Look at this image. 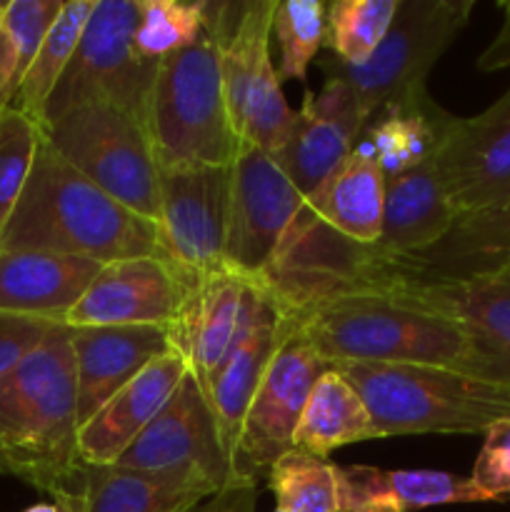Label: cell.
I'll return each mask as SVG.
<instances>
[{"label":"cell","instance_id":"83f0119b","mask_svg":"<svg viewBox=\"0 0 510 512\" xmlns=\"http://www.w3.org/2000/svg\"><path fill=\"white\" fill-rule=\"evenodd\" d=\"M210 495L115 465H85V483L68 500L75 512H190ZM55 503V500H53Z\"/></svg>","mask_w":510,"mask_h":512},{"label":"cell","instance_id":"e575fe53","mask_svg":"<svg viewBox=\"0 0 510 512\" xmlns=\"http://www.w3.org/2000/svg\"><path fill=\"white\" fill-rule=\"evenodd\" d=\"M63 5L65 0H8L0 23H3L10 58H13L15 95Z\"/></svg>","mask_w":510,"mask_h":512},{"label":"cell","instance_id":"7a4b0ae2","mask_svg":"<svg viewBox=\"0 0 510 512\" xmlns=\"http://www.w3.org/2000/svg\"><path fill=\"white\" fill-rule=\"evenodd\" d=\"M75 400L70 328L58 325L0 378V473L53 500L75 498L85 483Z\"/></svg>","mask_w":510,"mask_h":512},{"label":"cell","instance_id":"74e56055","mask_svg":"<svg viewBox=\"0 0 510 512\" xmlns=\"http://www.w3.org/2000/svg\"><path fill=\"white\" fill-rule=\"evenodd\" d=\"M500 10H503V25H500L495 38L490 40V45L478 58V68L485 70V73L510 68V0L500 3Z\"/></svg>","mask_w":510,"mask_h":512},{"label":"cell","instance_id":"d4e9b609","mask_svg":"<svg viewBox=\"0 0 510 512\" xmlns=\"http://www.w3.org/2000/svg\"><path fill=\"white\" fill-rule=\"evenodd\" d=\"M458 220L440 183L433 155L385 180L383 230L373 248L385 258H408L438 243Z\"/></svg>","mask_w":510,"mask_h":512},{"label":"cell","instance_id":"8992f818","mask_svg":"<svg viewBox=\"0 0 510 512\" xmlns=\"http://www.w3.org/2000/svg\"><path fill=\"white\" fill-rule=\"evenodd\" d=\"M278 3H208L205 25L218 40L225 105L240 148H260L275 155L293 125L280 88V75L270 60L273 15Z\"/></svg>","mask_w":510,"mask_h":512},{"label":"cell","instance_id":"d6986e66","mask_svg":"<svg viewBox=\"0 0 510 512\" xmlns=\"http://www.w3.org/2000/svg\"><path fill=\"white\" fill-rule=\"evenodd\" d=\"M78 390V428H83L120 388L143 373L153 360L170 353L168 328H70Z\"/></svg>","mask_w":510,"mask_h":512},{"label":"cell","instance_id":"7bdbcfd3","mask_svg":"<svg viewBox=\"0 0 510 512\" xmlns=\"http://www.w3.org/2000/svg\"><path fill=\"white\" fill-rule=\"evenodd\" d=\"M5 8H8V0H0V18H3Z\"/></svg>","mask_w":510,"mask_h":512},{"label":"cell","instance_id":"f546056e","mask_svg":"<svg viewBox=\"0 0 510 512\" xmlns=\"http://www.w3.org/2000/svg\"><path fill=\"white\" fill-rule=\"evenodd\" d=\"M400 0H333L325 10V48L343 65H363L393 25Z\"/></svg>","mask_w":510,"mask_h":512},{"label":"cell","instance_id":"5b68a950","mask_svg":"<svg viewBox=\"0 0 510 512\" xmlns=\"http://www.w3.org/2000/svg\"><path fill=\"white\" fill-rule=\"evenodd\" d=\"M145 135L160 170L233 165L240 143L225 105L218 40L208 25L193 45L160 60Z\"/></svg>","mask_w":510,"mask_h":512},{"label":"cell","instance_id":"ee69618b","mask_svg":"<svg viewBox=\"0 0 510 512\" xmlns=\"http://www.w3.org/2000/svg\"><path fill=\"white\" fill-rule=\"evenodd\" d=\"M275 512H283V510H280V508H275Z\"/></svg>","mask_w":510,"mask_h":512},{"label":"cell","instance_id":"ab89813d","mask_svg":"<svg viewBox=\"0 0 510 512\" xmlns=\"http://www.w3.org/2000/svg\"><path fill=\"white\" fill-rule=\"evenodd\" d=\"M15 100V70L10 58L8 38H5L3 23H0V110L10 108Z\"/></svg>","mask_w":510,"mask_h":512},{"label":"cell","instance_id":"ac0fdd59","mask_svg":"<svg viewBox=\"0 0 510 512\" xmlns=\"http://www.w3.org/2000/svg\"><path fill=\"white\" fill-rule=\"evenodd\" d=\"M368 120L360 113L348 85L325 78L320 93H305L295 110L283 148L273 155L300 198L313 200L335 178Z\"/></svg>","mask_w":510,"mask_h":512},{"label":"cell","instance_id":"1f68e13d","mask_svg":"<svg viewBox=\"0 0 510 512\" xmlns=\"http://www.w3.org/2000/svg\"><path fill=\"white\" fill-rule=\"evenodd\" d=\"M208 0H140L135 45L145 58L163 60L203 35Z\"/></svg>","mask_w":510,"mask_h":512},{"label":"cell","instance_id":"7c38bea8","mask_svg":"<svg viewBox=\"0 0 510 512\" xmlns=\"http://www.w3.org/2000/svg\"><path fill=\"white\" fill-rule=\"evenodd\" d=\"M333 368L335 365L310 345L298 328V320L290 315L288 333L280 340L245 415L238 448L243 475L258 483L260 473H268L280 455L293 450V435L305 403L315 383Z\"/></svg>","mask_w":510,"mask_h":512},{"label":"cell","instance_id":"4fadbf2b","mask_svg":"<svg viewBox=\"0 0 510 512\" xmlns=\"http://www.w3.org/2000/svg\"><path fill=\"white\" fill-rule=\"evenodd\" d=\"M230 165L160 170V250L193 278L225 268Z\"/></svg>","mask_w":510,"mask_h":512},{"label":"cell","instance_id":"60d3db41","mask_svg":"<svg viewBox=\"0 0 510 512\" xmlns=\"http://www.w3.org/2000/svg\"><path fill=\"white\" fill-rule=\"evenodd\" d=\"M23 512H60V505L58 503H38V505H33V508H28Z\"/></svg>","mask_w":510,"mask_h":512},{"label":"cell","instance_id":"cb8c5ba5","mask_svg":"<svg viewBox=\"0 0 510 512\" xmlns=\"http://www.w3.org/2000/svg\"><path fill=\"white\" fill-rule=\"evenodd\" d=\"M338 512H410L435 505L488 503L473 480L440 470L333 465Z\"/></svg>","mask_w":510,"mask_h":512},{"label":"cell","instance_id":"8d00e7d4","mask_svg":"<svg viewBox=\"0 0 510 512\" xmlns=\"http://www.w3.org/2000/svg\"><path fill=\"white\" fill-rule=\"evenodd\" d=\"M55 328L58 325L48 320L0 313V378L35 353Z\"/></svg>","mask_w":510,"mask_h":512},{"label":"cell","instance_id":"5bb4252c","mask_svg":"<svg viewBox=\"0 0 510 512\" xmlns=\"http://www.w3.org/2000/svg\"><path fill=\"white\" fill-rule=\"evenodd\" d=\"M505 270H510V195L458 215L453 228L423 253L385 258L370 245V263L358 295H378L408 280H468Z\"/></svg>","mask_w":510,"mask_h":512},{"label":"cell","instance_id":"3957f363","mask_svg":"<svg viewBox=\"0 0 510 512\" xmlns=\"http://www.w3.org/2000/svg\"><path fill=\"white\" fill-rule=\"evenodd\" d=\"M0 250L78 255L103 265L163 255L158 228L80 175L43 133L28 183L0 230Z\"/></svg>","mask_w":510,"mask_h":512},{"label":"cell","instance_id":"d6a6232c","mask_svg":"<svg viewBox=\"0 0 510 512\" xmlns=\"http://www.w3.org/2000/svg\"><path fill=\"white\" fill-rule=\"evenodd\" d=\"M325 10L320 0H283L273 15V35L280 45V80H305L325 43Z\"/></svg>","mask_w":510,"mask_h":512},{"label":"cell","instance_id":"9c48e42d","mask_svg":"<svg viewBox=\"0 0 510 512\" xmlns=\"http://www.w3.org/2000/svg\"><path fill=\"white\" fill-rule=\"evenodd\" d=\"M40 133L80 175L158 228L160 168L145 130L105 103L80 105Z\"/></svg>","mask_w":510,"mask_h":512},{"label":"cell","instance_id":"f1b7e54d","mask_svg":"<svg viewBox=\"0 0 510 512\" xmlns=\"http://www.w3.org/2000/svg\"><path fill=\"white\" fill-rule=\"evenodd\" d=\"M93 8L95 0H65L58 20L48 30V35H45L43 45H40L28 73H25L10 108H18L20 113L33 118L38 125L43 123L45 105H48L55 85L60 83L70 60H73L75 50H78L80 35H83L85 23H88Z\"/></svg>","mask_w":510,"mask_h":512},{"label":"cell","instance_id":"b9f144b4","mask_svg":"<svg viewBox=\"0 0 510 512\" xmlns=\"http://www.w3.org/2000/svg\"><path fill=\"white\" fill-rule=\"evenodd\" d=\"M55 503L60 505V512H75V508L68 503V500H55Z\"/></svg>","mask_w":510,"mask_h":512},{"label":"cell","instance_id":"8fae6325","mask_svg":"<svg viewBox=\"0 0 510 512\" xmlns=\"http://www.w3.org/2000/svg\"><path fill=\"white\" fill-rule=\"evenodd\" d=\"M305 200L273 155L243 145L230 165L225 268L258 283L273 265Z\"/></svg>","mask_w":510,"mask_h":512},{"label":"cell","instance_id":"f35d334b","mask_svg":"<svg viewBox=\"0 0 510 512\" xmlns=\"http://www.w3.org/2000/svg\"><path fill=\"white\" fill-rule=\"evenodd\" d=\"M253 490H230V493H220L208 498V503H200L198 508L190 512H250V500H253Z\"/></svg>","mask_w":510,"mask_h":512},{"label":"cell","instance_id":"484cf974","mask_svg":"<svg viewBox=\"0 0 510 512\" xmlns=\"http://www.w3.org/2000/svg\"><path fill=\"white\" fill-rule=\"evenodd\" d=\"M383 208L385 173L375 155L360 143H355V150L335 178L303 205L305 213L360 245L378 243Z\"/></svg>","mask_w":510,"mask_h":512},{"label":"cell","instance_id":"7402d4cb","mask_svg":"<svg viewBox=\"0 0 510 512\" xmlns=\"http://www.w3.org/2000/svg\"><path fill=\"white\" fill-rule=\"evenodd\" d=\"M103 263L40 250H0V313L65 325Z\"/></svg>","mask_w":510,"mask_h":512},{"label":"cell","instance_id":"836d02e7","mask_svg":"<svg viewBox=\"0 0 510 512\" xmlns=\"http://www.w3.org/2000/svg\"><path fill=\"white\" fill-rule=\"evenodd\" d=\"M40 143V125L18 108L0 110V230L8 223Z\"/></svg>","mask_w":510,"mask_h":512},{"label":"cell","instance_id":"4dcf8cb0","mask_svg":"<svg viewBox=\"0 0 510 512\" xmlns=\"http://www.w3.org/2000/svg\"><path fill=\"white\" fill-rule=\"evenodd\" d=\"M268 488L283 512H338L333 463L290 450L268 468Z\"/></svg>","mask_w":510,"mask_h":512},{"label":"cell","instance_id":"2e32d148","mask_svg":"<svg viewBox=\"0 0 510 512\" xmlns=\"http://www.w3.org/2000/svg\"><path fill=\"white\" fill-rule=\"evenodd\" d=\"M288 328L290 315L275 300V295L263 283H248L233 343H230L223 363L215 370L208 390H205L225 453L238 470V448L245 415H248L255 390H258L260 380H263L265 370H268Z\"/></svg>","mask_w":510,"mask_h":512},{"label":"cell","instance_id":"30bf717a","mask_svg":"<svg viewBox=\"0 0 510 512\" xmlns=\"http://www.w3.org/2000/svg\"><path fill=\"white\" fill-rule=\"evenodd\" d=\"M115 468L203 490L210 498L255 488L225 453L213 408L190 370L153 423L120 455Z\"/></svg>","mask_w":510,"mask_h":512},{"label":"cell","instance_id":"603a6c76","mask_svg":"<svg viewBox=\"0 0 510 512\" xmlns=\"http://www.w3.org/2000/svg\"><path fill=\"white\" fill-rule=\"evenodd\" d=\"M378 295L453 320L510 360V270L468 280H408Z\"/></svg>","mask_w":510,"mask_h":512},{"label":"cell","instance_id":"52a82bcc","mask_svg":"<svg viewBox=\"0 0 510 512\" xmlns=\"http://www.w3.org/2000/svg\"><path fill=\"white\" fill-rule=\"evenodd\" d=\"M475 0H400L393 25L368 63L343 65L318 60L325 78L348 85L368 120L388 105H405L425 95V80L440 55L468 25Z\"/></svg>","mask_w":510,"mask_h":512},{"label":"cell","instance_id":"4316f807","mask_svg":"<svg viewBox=\"0 0 510 512\" xmlns=\"http://www.w3.org/2000/svg\"><path fill=\"white\" fill-rule=\"evenodd\" d=\"M365 440H380V433L363 398L338 370H328L305 403L293 435V450L325 460L333 450Z\"/></svg>","mask_w":510,"mask_h":512},{"label":"cell","instance_id":"d590c367","mask_svg":"<svg viewBox=\"0 0 510 512\" xmlns=\"http://www.w3.org/2000/svg\"><path fill=\"white\" fill-rule=\"evenodd\" d=\"M483 435V448L475 458L470 480L488 503L510 498V418L495 423Z\"/></svg>","mask_w":510,"mask_h":512},{"label":"cell","instance_id":"277c9868","mask_svg":"<svg viewBox=\"0 0 510 512\" xmlns=\"http://www.w3.org/2000/svg\"><path fill=\"white\" fill-rule=\"evenodd\" d=\"M358 390L380 440L410 433H485L510 418V383L398 363H335Z\"/></svg>","mask_w":510,"mask_h":512},{"label":"cell","instance_id":"44dd1931","mask_svg":"<svg viewBox=\"0 0 510 512\" xmlns=\"http://www.w3.org/2000/svg\"><path fill=\"white\" fill-rule=\"evenodd\" d=\"M248 283L233 270L198 278L170 323V343L185 358L203 393L233 343Z\"/></svg>","mask_w":510,"mask_h":512},{"label":"cell","instance_id":"9a60e30c","mask_svg":"<svg viewBox=\"0 0 510 512\" xmlns=\"http://www.w3.org/2000/svg\"><path fill=\"white\" fill-rule=\"evenodd\" d=\"M455 213L465 215L510 195V88L473 118H445L433 150Z\"/></svg>","mask_w":510,"mask_h":512},{"label":"cell","instance_id":"ffe728a7","mask_svg":"<svg viewBox=\"0 0 510 512\" xmlns=\"http://www.w3.org/2000/svg\"><path fill=\"white\" fill-rule=\"evenodd\" d=\"M178 350L160 355L125 388H120L83 428L78 430V453L83 465H115L135 438L153 423L170 395L188 373Z\"/></svg>","mask_w":510,"mask_h":512},{"label":"cell","instance_id":"ba28073f","mask_svg":"<svg viewBox=\"0 0 510 512\" xmlns=\"http://www.w3.org/2000/svg\"><path fill=\"white\" fill-rule=\"evenodd\" d=\"M138 20L140 0H95L78 50L55 85L40 125L80 105L105 103L123 110L145 130L160 60L145 58L135 45Z\"/></svg>","mask_w":510,"mask_h":512},{"label":"cell","instance_id":"e0dca14e","mask_svg":"<svg viewBox=\"0 0 510 512\" xmlns=\"http://www.w3.org/2000/svg\"><path fill=\"white\" fill-rule=\"evenodd\" d=\"M198 278L183 273L165 255H143L105 263L70 310L68 328H170L190 285Z\"/></svg>","mask_w":510,"mask_h":512},{"label":"cell","instance_id":"6da1fadb","mask_svg":"<svg viewBox=\"0 0 510 512\" xmlns=\"http://www.w3.org/2000/svg\"><path fill=\"white\" fill-rule=\"evenodd\" d=\"M290 315L310 345L333 365H428L510 383V360L485 348L463 325L390 298L343 295Z\"/></svg>","mask_w":510,"mask_h":512}]
</instances>
